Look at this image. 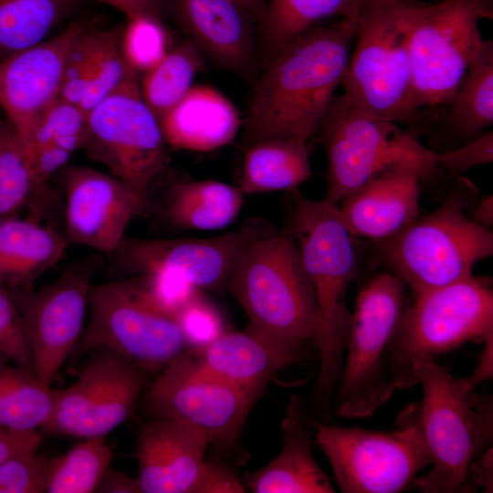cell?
<instances>
[{
	"label": "cell",
	"mask_w": 493,
	"mask_h": 493,
	"mask_svg": "<svg viewBox=\"0 0 493 493\" xmlns=\"http://www.w3.org/2000/svg\"><path fill=\"white\" fill-rule=\"evenodd\" d=\"M357 25H315L264 66L244 121L249 146L270 138L307 142L319 129L351 53Z\"/></svg>",
	"instance_id": "cell-1"
},
{
	"label": "cell",
	"mask_w": 493,
	"mask_h": 493,
	"mask_svg": "<svg viewBox=\"0 0 493 493\" xmlns=\"http://www.w3.org/2000/svg\"><path fill=\"white\" fill-rule=\"evenodd\" d=\"M286 230L296 243L321 322L317 345L320 363L312 397L317 406L330 409L341 372L351 318L346 293L357 277L360 252L356 237L341 218L339 205L325 198L311 200L295 191Z\"/></svg>",
	"instance_id": "cell-2"
},
{
	"label": "cell",
	"mask_w": 493,
	"mask_h": 493,
	"mask_svg": "<svg viewBox=\"0 0 493 493\" xmlns=\"http://www.w3.org/2000/svg\"><path fill=\"white\" fill-rule=\"evenodd\" d=\"M477 187L462 175L444 202L396 235L371 242L373 260L404 280L413 297L472 275L473 266L493 254V233L465 215Z\"/></svg>",
	"instance_id": "cell-3"
},
{
	"label": "cell",
	"mask_w": 493,
	"mask_h": 493,
	"mask_svg": "<svg viewBox=\"0 0 493 493\" xmlns=\"http://www.w3.org/2000/svg\"><path fill=\"white\" fill-rule=\"evenodd\" d=\"M249 327L274 338L317 348L321 322L296 243L287 230L254 235L226 284Z\"/></svg>",
	"instance_id": "cell-4"
},
{
	"label": "cell",
	"mask_w": 493,
	"mask_h": 493,
	"mask_svg": "<svg viewBox=\"0 0 493 493\" xmlns=\"http://www.w3.org/2000/svg\"><path fill=\"white\" fill-rule=\"evenodd\" d=\"M422 386L421 425L432 468L413 485L425 493H452L466 483L470 463L492 441V400L475 392L435 360L414 368Z\"/></svg>",
	"instance_id": "cell-5"
},
{
	"label": "cell",
	"mask_w": 493,
	"mask_h": 493,
	"mask_svg": "<svg viewBox=\"0 0 493 493\" xmlns=\"http://www.w3.org/2000/svg\"><path fill=\"white\" fill-rule=\"evenodd\" d=\"M319 129L327 156L328 201L338 204L393 165L414 168L422 182H433L440 174L438 152L424 146L394 121L360 110L343 95L332 98Z\"/></svg>",
	"instance_id": "cell-6"
},
{
	"label": "cell",
	"mask_w": 493,
	"mask_h": 493,
	"mask_svg": "<svg viewBox=\"0 0 493 493\" xmlns=\"http://www.w3.org/2000/svg\"><path fill=\"white\" fill-rule=\"evenodd\" d=\"M411 69L410 110L416 132L422 108L450 106L482 45L478 23L492 19L493 0H445L405 5Z\"/></svg>",
	"instance_id": "cell-7"
},
{
	"label": "cell",
	"mask_w": 493,
	"mask_h": 493,
	"mask_svg": "<svg viewBox=\"0 0 493 493\" xmlns=\"http://www.w3.org/2000/svg\"><path fill=\"white\" fill-rule=\"evenodd\" d=\"M493 338V291L488 281L471 275L414 296L404 307L388 349L396 389L417 384L414 366L435 360L467 341Z\"/></svg>",
	"instance_id": "cell-8"
},
{
	"label": "cell",
	"mask_w": 493,
	"mask_h": 493,
	"mask_svg": "<svg viewBox=\"0 0 493 493\" xmlns=\"http://www.w3.org/2000/svg\"><path fill=\"white\" fill-rule=\"evenodd\" d=\"M405 289L404 280L391 272L378 273L361 286L332 400L337 416H371L396 389L388 349L404 307Z\"/></svg>",
	"instance_id": "cell-9"
},
{
	"label": "cell",
	"mask_w": 493,
	"mask_h": 493,
	"mask_svg": "<svg viewBox=\"0 0 493 493\" xmlns=\"http://www.w3.org/2000/svg\"><path fill=\"white\" fill-rule=\"evenodd\" d=\"M354 48L341 84L344 98L372 116L404 122L416 133L410 107L409 33L404 4L365 0Z\"/></svg>",
	"instance_id": "cell-10"
},
{
	"label": "cell",
	"mask_w": 493,
	"mask_h": 493,
	"mask_svg": "<svg viewBox=\"0 0 493 493\" xmlns=\"http://www.w3.org/2000/svg\"><path fill=\"white\" fill-rule=\"evenodd\" d=\"M316 441L343 493H396L432 464L420 402L402 410L390 431L318 424Z\"/></svg>",
	"instance_id": "cell-11"
},
{
	"label": "cell",
	"mask_w": 493,
	"mask_h": 493,
	"mask_svg": "<svg viewBox=\"0 0 493 493\" xmlns=\"http://www.w3.org/2000/svg\"><path fill=\"white\" fill-rule=\"evenodd\" d=\"M90 318L70 358L104 347L150 373H159L188 347L176 319L156 308L139 278L91 285Z\"/></svg>",
	"instance_id": "cell-12"
},
{
	"label": "cell",
	"mask_w": 493,
	"mask_h": 493,
	"mask_svg": "<svg viewBox=\"0 0 493 493\" xmlns=\"http://www.w3.org/2000/svg\"><path fill=\"white\" fill-rule=\"evenodd\" d=\"M85 355L77 381L56 390L51 416L41 428L48 435L106 436L132 416L147 385L150 372L110 349L94 348Z\"/></svg>",
	"instance_id": "cell-13"
},
{
	"label": "cell",
	"mask_w": 493,
	"mask_h": 493,
	"mask_svg": "<svg viewBox=\"0 0 493 493\" xmlns=\"http://www.w3.org/2000/svg\"><path fill=\"white\" fill-rule=\"evenodd\" d=\"M82 149L147 197L150 184L168 164V154L139 82L121 88L89 112Z\"/></svg>",
	"instance_id": "cell-14"
},
{
	"label": "cell",
	"mask_w": 493,
	"mask_h": 493,
	"mask_svg": "<svg viewBox=\"0 0 493 493\" xmlns=\"http://www.w3.org/2000/svg\"><path fill=\"white\" fill-rule=\"evenodd\" d=\"M257 398L207 372L186 351L157 373L145 396L156 418L181 422L220 445L238 437Z\"/></svg>",
	"instance_id": "cell-15"
},
{
	"label": "cell",
	"mask_w": 493,
	"mask_h": 493,
	"mask_svg": "<svg viewBox=\"0 0 493 493\" xmlns=\"http://www.w3.org/2000/svg\"><path fill=\"white\" fill-rule=\"evenodd\" d=\"M100 259L89 257L37 290L9 288L26 325L34 373L51 387L84 330L91 278Z\"/></svg>",
	"instance_id": "cell-16"
},
{
	"label": "cell",
	"mask_w": 493,
	"mask_h": 493,
	"mask_svg": "<svg viewBox=\"0 0 493 493\" xmlns=\"http://www.w3.org/2000/svg\"><path fill=\"white\" fill-rule=\"evenodd\" d=\"M208 444L198 430L173 419L143 425L136 441L141 493L245 492L230 468L205 460Z\"/></svg>",
	"instance_id": "cell-17"
},
{
	"label": "cell",
	"mask_w": 493,
	"mask_h": 493,
	"mask_svg": "<svg viewBox=\"0 0 493 493\" xmlns=\"http://www.w3.org/2000/svg\"><path fill=\"white\" fill-rule=\"evenodd\" d=\"M66 230L70 241L112 255L147 197L128 183L92 168H67L63 176Z\"/></svg>",
	"instance_id": "cell-18"
},
{
	"label": "cell",
	"mask_w": 493,
	"mask_h": 493,
	"mask_svg": "<svg viewBox=\"0 0 493 493\" xmlns=\"http://www.w3.org/2000/svg\"><path fill=\"white\" fill-rule=\"evenodd\" d=\"M84 27L73 22L59 35L0 61V105L26 147L59 100L69 49Z\"/></svg>",
	"instance_id": "cell-19"
},
{
	"label": "cell",
	"mask_w": 493,
	"mask_h": 493,
	"mask_svg": "<svg viewBox=\"0 0 493 493\" xmlns=\"http://www.w3.org/2000/svg\"><path fill=\"white\" fill-rule=\"evenodd\" d=\"M161 8L216 66L257 76V23L236 0H161Z\"/></svg>",
	"instance_id": "cell-20"
},
{
	"label": "cell",
	"mask_w": 493,
	"mask_h": 493,
	"mask_svg": "<svg viewBox=\"0 0 493 493\" xmlns=\"http://www.w3.org/2000/svg\"><path fill=\"white\" fill-rule=\"evenodd\" d=\"M253 236L248 230H238L211 238L124 237L114 254L122 267L134 274L169 269L181 273L199 289H218L227 284L237 257Z\"/></svg>",
	"instance_id": "cell-21"
},
{
	"label": "cell",
	"mask_w": 493,
	"mask_h": 493,
	"mask_svg": "<svg viewBox=\"0 0 493 493\" xmlns=\"http://www.w3.org/2000/svg\"><path fill=\"white\" fill-rule=\"evenodd\" d=\"M422 179L406 164L391 166L350 194L339 205L349 232L371 242L389 238L419 217Z\"/></svg>",
	"instance_id": "cell-22"
},
{
	"label": "cell",
	"mask_w": 493,
	"mask_h": 493,
	"mask_svg": "<svg viewBox=\"0 0 493 493\" xmlns=\"http://www.w3.org/2000/svg\"><path fill=\"white\" fill-rule=\"evenodd\" d=\"M199 351L195 359L201 367L258 397L280 370L306 358L308 350L247 326L225 331Z\"/></svg>",
	"instance_id": "cell-23"
},
{
	"label": "cell",
	"mask_w": 493,
	"mask_h": 493,
	"mask_svg": "<svg viewBox=\"0 0 493 493\" xmlns=\"http://www.w3.org/2000/svg\"><path fill=\"white\" fill-rule=\"evenodd\" d=\"M158 122L171 147L209 152L230 143L241 120L236 108L221 92L198 85L192 87Z\"/></svg>",
	"instance_id": "cell-24"
},
{
	"label": "cell",
	"mask_w": 493,
	"mask_h": 493,
	"mask_svg": "<svg viewBox=\"0 0 493 493\" xmlns=\"http://www.w3.org/2000/svg\"><path fill=\"white\" fill-rule=\"evenodd\" d=\"M283 445L267 466L249 475L253 493H333L335 489L311 453V434L300 403L292 397L282 422Z\"/></svg>",
	"instance_id": "cell-25"
},
{
	"label": "cell",
	"mask_w": 493,
	"mask_h": 493,
	"mask_svg": "<svg viewBox=\"0 0 493 493\" xmlns=\"http://www.w3.org/2000/svg\"><path fill=\"white\" fill-rule=\"evenodd\" d=\"M493 123V41L483 40L450 105L431 135L441 152L454 150L482 135Z\"/></svg>",
	"instance_id": "cell-26"
},
{
	"label": "cell",
	"mask_w": 493,
	"mask_h": 493,
	"mask_svg": "<svg viewBox=\"0 0 493 493\" xmlns=\"http://www.w3.org/2000/svg\"><path fill=\"white\" fill-rule=\"evenodd\" d=\"M67 246L68 238L33 220H0V280L9 288H32L57 266Z\"/></svg>",
	"instance_id": "cell-27"
},
{
	"label": "cell",
	"mask_w": 493,
	"mask_h": 493,
	"mask_svg": "<svg viewBox=\"0 0 493 493\" xmlns=\"http://www.w3.org/2000/svg\"><path fill=\"white\" fill-rule=\"evenodd\" d=\"M365 0H269L257 24L256 56L263 67L324 18L358 25Z\"/></svg>",
	"instance_id": "cell-28"
},
{
	"label": "cell",
	"mask_w": 493,
	"mask_h": 493,
	"mask_svg": "<svg viewBox=\"0 0 493 493\" xmlns=\"http://www.w3.org/2000/svg\"><path fill=\"white\" fill-rule=\"evenodd\" d=\"M306 142L270 138L248 147L239 189L244 195L274 191H297L310 176Z\"/></svg>",
	"instance_id": "cell-29"
},
{
	"label": "cell",
	"mask_w": 493,
	"mask_h": 493,
	"mask_svg": "<svg viewBox=\"0 0 493 493\" xmlns=\"http://www.w3.org/2000/svg\"><path fill=\"white\" fill-rule=\"evenodd\" d=\"M243 196L238 186L215 180L176 181L170 190L168 217L182 228L221 229L236 218Z\"/></svg>",
	"instance_id": "cell-30"
},
{
	"label": "cell",
	"mask_w": 493,
	"mask_h": 493,
	"mask_svg": "<svg viewBox=\"0 0 493 493\" xmlns=\"http://www.w3.org/2000/svg\"><path fill=\"white\" fill-rule=\"evenodd\" d=\"M10 362L0 351V425L25 431L41 429L51 416L56 390Z\"/></svg>",
	"instance_id": "cell-31"
},
{
	"label": "cell",
	"mask_w": 493,
	"mask_h": 493,
	"mask_svg": "<svg viewBox=\"0 0 493 493\" xmlns=\"http://www.w3.org/2000/svg\"><path fill=\"white\" fill-rule=\"evenodd\" d=\"M77 3L78 0H0V61L46 40Z\"/></svg>",
	"instance_id": "cell-32"
},
{
	"label": "cell",
	"mask_w": 493,
	"mask_h": 493,
	"mask_svg": "<svg viewBox=\"0 0 493 493\" xmlns=\"http://www.w3.org/2000/svg\"><path fill=\"white\" fill-rule=\"evenodd\" d=\"M202 55L198 47L186 39L143 73L142 95L157 121L193 87V79L203 64Z\"/></svg>",
	"instance_id": "cell-33"
},
{
	"label": "cell",
	"mask_w": 493,
	"mask_h": 493,
	"mask_svg": "<svg viewBox=\"0 0 493 493\" xmlns=\"http://www.w3.org/2000/svg\"><path fill=\"white\" fill-rule=\"evenodd\" d=\"M105 437L84 438L62 456L50 458L45 492H96L113 456Z\"/></svg>",
	"instance_id": "cell-34"
},
{
	"label": "cell",
	"mask_w": 493,
	"mask_h": 493,
	"mask_svg": "<svg viewBox=\"0 0 493 493\" xmlns=\"http://www.w3.org/2000/svg\"><path fill=\"white\" fill-rule=\"evenodd\" d=\"M37 192L23 140L7 119L0 121V220L16 216Z\"/></svg>",
	"instance_id": "cell-35"
},
{
	"label": "cell",
	"mask_w": 493,
	"mask_h": 493,
	"mask_svg": "<svg viewBox=\"0 0 493 493\" xmlns=\"http://www.w3.org/2000/svg\"><path fill=\"white\" fill-rule=\"evenodd\" d=\"M124 26L96 31V47L91 75L79 107L88 115L100 102L121 88L139 82L122 52Z\"/></svg>",
	"instance_id": "cell-36"
},
{
	"label": "cell",
	"mask_w": 493,
	"mask_h": 493,
	"mask_svg": "<svg viewBox=\"0 0 493 493\" xmlns=\"http://www.w3.org/2000/svg\"><path fill=\"white\" fill-rule=\"evenodd\" d=\"M88 115L77 104L58 100L50 109L26 147L28 154L38 148H52L71 155L82 149Z\"/></svg>",
	"instance_id": "cell-37"
},
{
	"label": "cell",
	"mask_w": 493,
	"mask_h": 493,
	"mask_svg": "<svg viewBox=\"0 0 493 493\" xmlns=\"http://www.w3.org/2000/svg\"><path fill=\"white\" fill-rule=\"evenodd\" d=\"M122 52L136 73H145L168 53L169 35L162 20L150 17L129 19L121 38Z\"/></svg>",
	"instance_id": "cell-38"
},
{
	"label": "cell",
	"mask_w": 493,
	"mask_h": 493,
	"mask_svg": "<svg viewBox=\"0 0 493 493\" xmlns=\"http://www.w3.org/2000/svg\"><path fill=\"white\" fill-rule=\"evenodd\" d=\"M135 275L146 298L174 318L199 293V288L177 271L152 269Z\"/></svg>",
	"instance_id": "cell-39"
},
{
	"label": "cell",
	"mask_w": 493,
	"mask_h": 493,
	"mask_svg": "<svg viewBox=\"0 0 493 493\" xmlns=\"http://www.w3.org/2000/svg\"><path fill=\"white\" fill-rule=\"evenodd\" d=\"M0 351L13 363L34 372L33 357L23 317L8 287L0 280Z\"/></svg>",
	"instance_id": "cell-40"
},
{
	"label": "cell",
	"mask_w": 493,
	"mask_h": 493,
	"mask_svg": "<svg viewBox=\"0 0 493 493\" xmlns=\"http://www.w3.org/2000/svg\"><path fill=\"white\" fill-rule=\"evenodd\" d=\"M37 450L14 456L0 465V493H43L50 458Z\"/></svg>",
	"instance_id": "cell-41"
},
{
	"label": "cell",
	"mask_w": 493,
	"mask_h": 493,
	"mask_svg": "<svg viewBox=\"0 0 493 493\" xmlns=\"http://www.w3.org/2000/svg\"><path fill=\"white\" fill-rule=\"evenodd\" d=\"M96 31L85 26L72 44L65 64L60 100L79 106L90 79Z\"/></svg>",
	"instance_id": "cell-42"
},
{
	"label": "cell",
	"mask_w": 493,
	"mask_h": 493,
	"mask_svg": "<svg viewBox=\"0 0 493 493\" xmlns=\"http://www.w3.org/2000/svg\"><path fill=\"white\" fill-rule=\"evenodd\" d=\"M175 319L187 345L198 350L225 332L221 314L200 293L177 313Z\"/></svg>",
	"instance_id": "cell-43"
},
{
	"label": "cell",
	"mask_w": 493,
	"mask_h": 493,
	"mask_svg": "<svg viewBox=\"0 0 493 493\" xmlns=\"http://www.w3.org/2000/svg\"><path fill=\"white\" fill-rule=\"evenodd\" d=\"M493 161V132L489 131L454 150L438 152L440 173L457 178L466 171Z\"/></svg>",
	"instance_id": "cell-44"
},
{
	"label": "cell",
	"mask_w": 493,
	"mask_h": 493,
	"mask_svg": "<svg viewBox=\"0 0 493 493\" xmlns=\"http://www.w3.org/2000/svg\"><path fill=\"white\" fill-rule=\"evenodd\" d=\"M41 439L37 430H16L0 425V465L14 456L38 449Z\"/></svg>",
	"instance_id": "cell-45"
},
{
	"label": "cell",
	"mask_w": 493,
	"mask_h": 493,
	"mask_svg": "<svg viewBox=\"0 0 493 493\" xmlns=\"http://www.w3.org/2000/svg\"><path fill=\"white\" fill-rule=\"evenodd\" d=\"M123 13L128 19H163L161 0H100Z\"/></svg>",
	"instance_id": "cell-46"
},
{
	"label": "cell",
	"mask_w": 493,
	"mask_h": 493,
	"mask_svg": "<svg viewBox=\"0 0 493 493\" xmlns=\"http://www.w3.org/2000/svg\"><path fill=\"white\" fill-rule=\"evenodd\" d=\"M96 492L99 493H141L136 478H132L111 466L103 474Z\"/></svg>",
	"instance_id": "cell-47"
},
{
	"label": "cell",
	"mask_w": 493,
	"mask_h": 493,
	"mask_svg": "<svg viewBox=\"0 0 493 493\" xmlns=\"http://www.w3.org/2000/svg\"><path fill=\"white\" fill-rule=\"evenodd\" d=\"M491 452L492 450L489 448L488 452L484 453L482 458L478 462L475 463L472 461L468 467L467 476V480L468 477H471L474 481L473 483L482 486L487 489L489 488V483L491 484V478H489L492 470Z\"/></svg>",
	"instance_id": "cell-48"
},
{
	"label": "cell",
	"mask_w": 493,
	"mask_h": 493,
	"mask_svg": "<svg viewBox=\"0 0 493 493\" xmlns=\"http://www.w3.org/2000/svg\"><path fill=\"white\" fill-rule=\"evenodd\" d=\"M484 343V348L479 362L475 372L467 380L475 387L482 381L488 380L492 376V346L493 338L487 340Z\"/></svg>",
	"instance_id": "cell-49"
},
{
	"label": "cell",
	"mask_w": 493,
	"mask_h": 493,
	"mask_svg": "<svg viewBox=\"0 0 493 493\" xmlns=\"http://www.w3.org/2000/svg\"><path fill=\"white\" fill-rule=\"evenodd\" d=\"M470 217L476 225L489 229L493 226V196L488 194L470 208Z\"/></svg>",
	"instance_id": "cell-50"
},
{
	"label": "cell",
	"mask_w": 493,
	"mask_h": 493,
	"mask_svg": "<svg viewBox=\"0 0 493 493\" xmlns=\"http://www.w3.org/2000/svg\"><path fill=\"white\" fill-rule=\"evenodd\" d=\"M252 16V17L258 22L262 18L267 2L266 0H236Z\"/></svg>",
	"instance_id": "cell-51"
},
{
	"label": "cell",
	"mask_w": 493,
	"mask_h": 493,
	"mask_svg": "<svg viewBox=\"0 0 493 493\" xmlns=\"http://www.w3.org/2000/svg\"><path fill=\"white\" fill-rule=\"evenodd\" d=\"M391 1H394L400 4H405V5L419 4L418 0H391Z\"/></svg>",
	"instance_id": "cell-52"
}]
</instances>
